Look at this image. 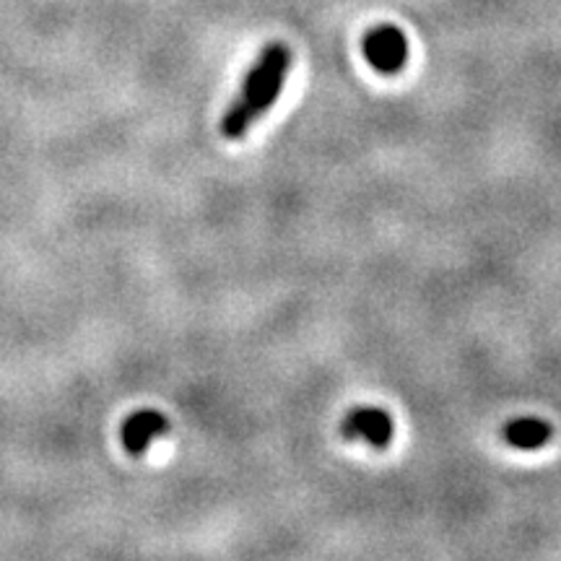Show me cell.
I'll return each mask as SVG.
<instances>
[{
  "mask_svg": "<svg viewBox=\"0 0 561 561\" xmlns=\"http://www.w3.org/2000/svg\"><path fill=\"white\" fill-rule=\"evenodd\" d=\"M341 434L346 439H364L371 447H388L392 439V419L388 411L371 409V405H362L346 413L341 421Z\"/></svg>",
  "mask_w": 561,
  "mask_h": 561,
  "instance_id": "3957f363",
  "label": "cell"
},
{
  "mask_svg": "<svg viewBox=\"0 0 561 561\" xmlns=\"http://www.w3.org/2000/svg\"><path fill=\"white\" fill-rule=\"evenodd\" d=\"M291 68V50L284 42H271L265 50L257 55L255 66L244 76V83L237 100L221 117V136L229 140H240L248 130L268 112L284 89L286 73Z\"/></svg>",
  "mask_w": 561,
  "mask_h": 561,
  "instance_id": "6da1fadb",
  "label": "cell"
},
{
  "mask_svg": "<svg viewBox=\"0 0 561 561\" xmlns=\"http://www.w3.org/2000/svg\"><path fill=\"white\" fill-rule=\"evenodd\" d=\"M362 50L371 68L380 70L385 76H392L403 70L405 60H409V39H405L401 30L385 24L367 32V37L362 42Z\"/></svg>",
  "mask_w": 561,
  "mask_h": 561,
  "instance_id": "7a4b0ae2",
  "label": "cell"
},
{
  "mask_svg": "<svg viewBox=\"0 0 561 561\" xmlns=\"http://www.w3.org/2000/svg\"><path fill=\"white\" fill-rule=\"evenodd\" d=\"M551 434V424L541 419H515L504 426V439L517 450H538V447L549 445Z\"/></svg>",
  "mask_w": 561,
  "mask_h": 561,
  "instance_id": "5b68a950",
  "label": "cell"
},
{
  "mask_svg": "<svg viewBox=\"0 0 561 561\" xmlns=\"http://www.w3.org/2000/svg\"><path fill=\"white\" fill-rule=\"evenodd\" d=\"M172 430L170 419L164 416L161 411H153V409H144V411H136L130 413L128 419H125V424L121 426V439L125 445V450L130 455H144L149 450V445L161 434H167Z\"/></svg>",
  "mask_w": 561,
  "mask_h": 561,
  "instance_id": "277c9868",
  "label": "cell"
}]
</instances>
